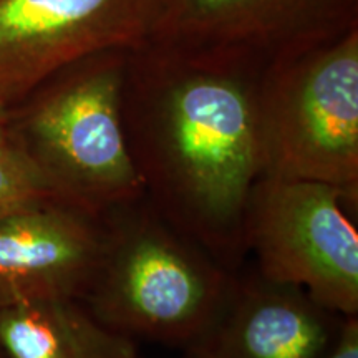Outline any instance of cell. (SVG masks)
<instances>
[{
  "mask_svg": "<svg viewBox=\"0 0 358 358\" xmlns=\"http://www.w3.org/2000/svg\"><path fill=\"white\" fill-rule=\"evenodd\" d=\"M267 64L150 37L128 48L124 65L123 128L145 199L229 271L248 257L249 201L264 176Z\"/></svg>",
  "mask_w": 358,
  "mask_h": 358,
  "instance_id": "1",
  "label": "cell"
},
{
  "mask_svg": "<svg viewBox=\"0 0 358 358\" xmlns=\"http://www.w3.org/2000/svg\"><path fill=\"white\" fill-rule=\"evenodd\" d=\"M95 274L82 302L122 335L185 350L206 332L234 279L145 198L105 214Z\"/></svg>",
  "mask_w": 358,
  "mask_h": 358,
  "instance_id": "2",
  "label": "cell"
},
{
  "mask_svg": "<svg viewBox=\"0 0 358 358\" xmlns=\"http://www.w3.org/2000/svg\"><path fill=\"white\" fill-rule=\"evenodd\" d=\"M127 55L78 58L8 108V138L58 196L96 214L145 198L123 128Z\"/></svg>",
  "mask_w": 358,
  "mask_h": 358,
  "instance_id": "3",
  "label": "cell"
},
{
  "mask_svg": "<svg viewBox=\"0 0 358 358\" xmlns=\"http://www.w3.org/2000/svg\"><path fill=\"white\" fill-rule=\"evenodd\" d=\"M261 140L264 176L358 196V29L268 62Z\"/></svg>",
  "mask_w": 358,
  "mask_h": 358,
  "instance_id": "4",
  "label": "cell"
},
{
  "mask_svg": "<svg viewBox=\"0 0 358 358\" xmlns=\"http://www.w3.org/2000/svg\"><path fill=\"white\" fill-rule=\"evenodd\" d=\"M358 196L307 179L262 176L245 219L248 256L267 279L301 287L342 317L358 315Z\"/></svg>",
  "mask_w": 358,
  "mask_h": 358,
  "instance_id": "5",
  "label": "cell"
},
{
  "mask_svg": "<svg viewBox=\"0 0 358 358\" xmlns=\"http://www.w3.org/2000/svg\"><path fill=\"white\" fill-rule=\"evenodd\" d=\"M159 0H0V101L10 108L65 65L150 38Z\"/></svg>",
  "mask_w": 358,
  "mask_h": 358,
  "instance_id": "6",
  "label": "cell"
},
{
  "mask_svg": "<svg viewBox=\"0 0 358 358\" xmlns=\"http://www.w3.org/2000/svg\"><path fill=\"white\" fill-rule=\"evenodd\" d=\"M358 29V0H159L150 37L272 62Z\"/></svg>",
  "mask_w": 358,
  "mask_h": 358,
  "instance_id": "7",
  "label": "cell"
},
{
  "mask_svg": "<svg viewBox=\"0 0 358 358\" xmlns=\"http://www.w3.org/2000/svg\"><path fill=\"white\" fill-rule=\"evenodd\" d=\"M103 216L62 196H47L0 217V307L82 301L101 252Z\"/></svg>",
  "mask_w": 358,
  "mask_h": 358,
  "instance_id": "8",
  "label": "cell"
},
{
  "mask_svg": "<svg viewBox=\"0 0 358 358\" xmlns=\"http://www.w3.org/2000/svg\"><path fill=\"white\" fill-rule=\"evenodd\" d=\"M347 319L303 289L243 266L211 325L182 358H329Z\"/></svg>",
  "mask_w": 358,
  "mask_h": 358,
  "instance_id": "9",
  "label": "cell"
},
{
  "mask_svg": "<svg viewBox=\"0 0 358 358\" xmlns=\"http://www.w3.org/2000/svg\"><path fill=\"white\" fill-rule=\"evenodd\" d=\"M6 358H141L138 342L106 327L80 299L0 307Z\"/></svg>",
  "mask_w": 358,
  "mask_h": 358,
  "instance_id": "10",
  "label": "cell"
},
{
  "mask_svg": "<svg viewBox=\"0 0 358 358\" xmlns=\"http://www.w3.org/2000/svg\"><path fill=\"white\" fill-rule=\"evenodd\" d=\"M58 196L10 138L0 143V217L32 201Z\"/></svg>",
  "mask_w": 358,
  "mask_h": 358,
  "instance_id": "11",
  "label": "cell"
},
{
  "mask_svg": "<svg viewBox=\"0 0 358 358\" xmlns=\"http://www.w3.org/2000/svg\"><path fill=\"white\" fill-rule=\"evenodd\" d=\"M329 358H358V315L345 320L337 347Z\"/></svg>",
  "mask_w": 358,
  "mask_h": 358,
  "instance_id": "12",
  "label": "cell"
},
{
  "mask_svg": "<svg viewBox=\"0 0 358 358\" xmlns=\"http://www.w3.org/2000/svg\"><path fill=\"white\" fill-rule=\"evenodd\" d=\"M8 138V106L0 101V143Z\"/></svg>",
  "mask_w": 358,
  "mask_h": 358,
  "instance_id": "13",
  "label": "cell"
},
{
  "mask_svg": "<svg viewBox=\"0 0 358 358\" xmlns=\"http://www.w3.org/2000/svg\"><path fill=\"white\" fill-rule=\"evenodd\" d=\"M0 358H6V357H3V353H2V352H0Z\"/></svg>",
  "mask_w": 358,
  "mask_h": 358,
  "instance_id": "14",
  "label": "cell"
}]
</instances>
